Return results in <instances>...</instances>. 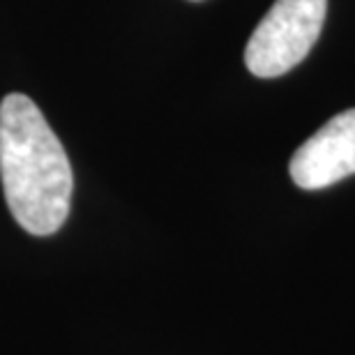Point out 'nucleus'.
<instances>
[{
    "label": "nucleus",
    "mask_w": 355,
    "mask_h": 355,
    "mask_svg": "<svg viewBox=\"0 0 355 355\" xmlns=\"http://www.w3.org/2000/svg\"><path fill=\"white\" fill-rule=\"evenodd\" d=\"M0 178L12 217L33 236H53L65 224L74 175L60 139L24 92L0 102Z\"/></svg>",
    "instance_id": "nucleus-1"
},
{
    "label": "nucleus",
    "mask_w": 355,
    "mask_h": 355,
    "mask_svg": "<svg viewBox=\"0 0 355 355\" xmlns=\"http://www.w3.org/2000/svg\"><path fill=\"white\" fill-rule=\"evenodd\" d=\"M328 0H275L245 49V65L259 79L286 74L307 58L321 35Z\"/></svg>",
    "instance_id": "nucleus-2"
},
{
    "label": "nucleus",
    "mask_w": 355,
    "mask_h": 355,
    "mask_svg": "<svg viewBox=\"0 0 355 355\" xmlns=\"http://www.w3.org/2000/svg\"><path fill=\"white\" fill-rule=\"evenodd\" d=\"M300 189H325L355 173V109L342 111L304 141L291 157Z\"/></svg>",
    "instance_id": "nucleus-3"
}]
</instances>
